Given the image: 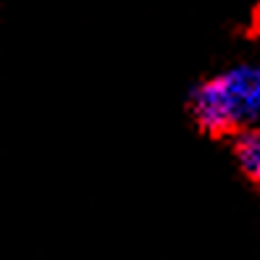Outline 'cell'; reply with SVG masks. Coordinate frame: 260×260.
I'll return each instance as SVG.
<instances>
[{
	"instance_id": "cell-1",
	"label": "cell",
	"mask_w": 260,
	"mask_h": 260,
	"mask_svg": "<svg viewBox=\"0 0 260 260\" xmlns=\"http://www.w3.org/2000/svg\"><path fill=\"white\" fill-rule=\"evenodd\" d=\"M260 103V71L239 69L210 76L189 95V116L210 140H232L244 129V118Z\"/></svg>"
},
{
	"instance_id": "cell-2",
	"label": "cell",
	"mask_w": 260,
	"mask_h": 260,
	"mask_svg": "<svg viewBox=\"0 0 260 260\" xmlns=\"http://www.w3.org/2000/svg\"><path fill=\"white\" fill-rule=\"evenodd\" d=\"M232 155L244 181L255 192H260V129L257 126H244L232 137Z\"/></svg>"
}]
</instances>
